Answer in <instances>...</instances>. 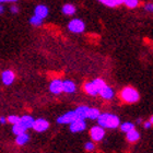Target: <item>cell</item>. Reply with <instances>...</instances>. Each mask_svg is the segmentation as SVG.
I'll return each instance as SVG.
<instances>
[{
	"label": "cell",
	"mask_w": 153,
	"mask_h": 153,
	"mask_svg": "<svg viewBox=\"0 0 153 153\" xmlns=\"http://www.w3.org/2000/svg\"><path fill=\"white\" fill-rule=\"evenodd\" d=\"M96 120H97L99 126L103 127L104 129L105 128L115 129V128L119 127V125H120V119H119L118 116H116L114 114H107V113L101 114Z\"/></svg>",
	"instance_id": "6da1fadb"
},
{
	"label": "cell",
	"mask_w": 153,
	"mask_h": 153,
	"mask_svg": "<svg viewBox=\"0 0 153 153\" xmlns=\"http://www.w3.org/2000/svg\"><path fill=\"white\" fill-rule=\"evenodd\" d=\"M120 99L126 103H129V104H132V103H136L139 101L140 99V95H139V92L137 90L134 89L132 86H126L120 91Z\"/></svg>",
	"instance_id": "7a4b0ae2"
},
{
	"label": "cell",
	"mask_w": 153,
	"mask_h": 153,
	"mask_svg": "<svg viewBox=\"0 0 153 153\" xmlns=\"http://www.w3.org/2000/svg\"><path fill=\"white\" fill-rule=\"evenodd\" d=\"M68 30L72 33H76V34L83 33L85 30V23L81 19H72L68 23Z\"/></svg>",
	"instance_id": "3957f363"
},
{
	"label": "cell",
	"mask_w": 153,
	"mask_h": 153,
	"mask_svg": "<svg viewBox=\"0 0 153 153\" xmlns=\"http://www.w3.org/2000/svg\"><path fill=\"white\" fill-rule=\"evenodd\" d=\"M76 119H78L74 111H70V112H67L66 114L61 115L57 118V123L60 125H69L71 124L72 121H74Z\"/></svg>",
	"instance_id": "277c9868"
},
{
	"label": "cell",
	"mask_w": 153,
	"mask_h": 153,
	"mask_svg": "<svg viewBox=\"0 0 153 153\" xmlns=\"http://www.w3.org/2000/svg\"><path fill=\"white\" fill-rule=\"evenodd\" d=\"M90 136L94 141H101L105 136V129L101 126H93L90 130Z\"/></svg>",
	"instance_id": "5b68a950"
},
{
	"label": "cell",
	"mask_w": 153,
	"mask_h": 153,
	"mask_svg": "<svg viewBox=\"0 0 153 153\" xmlns=\"http://www.w3.org/2000/svg\"><path fill=\"white\" fill-rule=\"evenodd\" d=\"M49 128V123L44 118H37L34 119V124H33L32 129H34L37 132H44Z\"/></svg>",
	"instance_id": "8992f818"
},
{
	"label": "cell",
	"mask_w": 153,
	"mask_h": 153,
	"mask_svg": "<svg viewBox=\"0 0 153 153\" xmlns=\"http://www.w3.org/2000/svg\"><path fill=\"white\" fill-rule=\"evenodd\" d=\"M69 128H70L71 132H81L86 128V123L84 119H76L72 121L71 124H69Z\"/></svg>",
	"instance_id": "52a82bcc"
},
{
	"label": "cell",
	"mask_w": 153,
	"mask_h": 153,
	"mask_svg": "<svg viewBox=\"0 0 153 153\" xmlns=\"http://www.w3.org/2000/svg\"><path fill=\"white\" fill-rule=\"evenodd\" d=\"M49 91L53 94H60L62 92V80L54 79L49 84Z\"/></svg>",
	"instance_id": "ba28073f"
},
{
	"label": "cell",
	"mask_w": 153,
	"mask_h": 153,
	"mask_svg": "<svg viewBox=\"0 0 153 153\" xmlns=\"http://www.w3.org/2000/svg\"><path fill=\"white\" fill-rule=\"evenodd\" d=\"M14 79H16V74L11 70H6L1 74V80H2L3 84H6V85H11Z\"/></svg>",
	"instance_id": "9c48e42d"
},
{
	"label": "cell",
	"mask_w": 153,
	"mask_h": 153,
	"mask_svg": "<svg viewBox=\"0 0 153 153\" xmlns=\"http://www.w3.org/2000/svg\"><path fill=\"white\" fill-rule=\"evenodd\" d=\"M19 124L22 125L23 127L27 130V129H30V128L33 127V124H34V118H33L31 115H23L22 117H20Z\"/></svg>",
	"instance_id": "30bf717a"
},
{
	"label": "cell",
	"mask_w": 153,
	"mask_h": 153,
	"mask_svg": "<svg viewBox=\"0 0 153 153\" xmlns=\"http://www.w3.org/2000/svg\"><path fill=\"white\" fill-rule=\"evenodd\" d=\"M48 13H49L48 8L46 6H44V4H38L34 9V16H38V18H41L43 20L48 16Z\"/></svg>",
	"instance_id": "8fae6325"
},
{
	"label": "cell",
	"mask_w": 153,
	"mask_h": 153,
	"mask_svg": "<svg viewBox=\"0 0 153 153\" xmlns=\"http://www.w3.org/2000/svg\"><path fill=\"white\" fill-rule=\"evenodd\" d=\"M76 90V83L74 81H71V80H65L62 81V92H66V93H74Z\"/></svg>",
	"instance_id": "7c38bea8"
},
{
	"label": "cell",
	"mask_w": 153,
	"mask_h": 153,
	"mask_svg": "<svg viewBox=\"0 0 153 153\" xmlns=\"http://www.w3.org/2000/svg\"><path fill=\"white\" fill-rule=\"evenodd\" d=\"M99 94L101 95V97L104 100H112L113 97H114V91H113L112 88H109L107 84L100 91Z\"/></svg>",
	"instance_id": "4fadbf2b"
},
{
	"label": "cell",
	"mask_w": 153,
	"mask_h": 153,
	"mask_svg": "<svg viewBox=\"0 0 153 153\" xmlns=\"http://www.w3.org/2000/svg\"><path fill=\"white\" fill-rule=\"evenodd\" d=\"M83 89H84V91H85V92L91 96H95V95H97V94H99V91H97V89L95 88V85L93 84L92 81H91V82L84 83Z\"/></svg>",
	"instance_id": "5bb4252c"
},
{
	"label": "cell",
	"mask_w": 153,
	"mask_h": 153,
	"mask_svg": "<svg viewBox=\"0 0 153 153\" xmlns=\"http://www.w3.org/2000/svg\"><path fill=\"white\" fill-rule=\"evenodd\" d=\"M88 109H89V106H85V105H81L79 107H76L74 109V112H76L78 119H85L86 115H88Z\"/></svg>",
	"instance_id": "9a60e30c"
},
{
	"label": "cell",
	"mask_w": 153,
	"mask_h": 153,
	"mask_svg": "<svg viewBox=\"0 0 153 153\" xmlns=\"http://www.w3.org/2000/svg\"><path fill=\"white\" fill-rule=\"evenodd\" d=\"M30 140V136L25 132H23V134H20L16 136V143L18 144V146H24V144H26L27 142H29Z\"/></svg>",
	"instance_id": "2e32d148"
},
{
	"label": "cell",
	"mask_w": 153,
	"mask_h": 153,
	"mask_svg": "<svg viewBox=\"0 0 153 153\" xmlns=\"http://www.w3.org/2000/svg\"><path fill=\"white\" fill-rule=\"evenodd\" d=\"M61 11H62V13L66 14V16H74V13H76V9L74 4H71V3H66V4L62 7Z\"/></svg>",
	"instance_id": "e0dca14e"
},
{
	"label": "cell",
	"mask_w": 153,
	"mask_h": 153,
	"mask_svg": "<svg viewBox=\"0 0 153 153\" xmlns=\"http://www.w3.org/2000/svg\"><path fill=\"white\" fill-rule=\"evenodd\" d=\"M126 134H127V140L129 141V142H136V141H138L139 138H140V134H139L136 129H132V130L128 131V132H126Z\"/></svg>",
	"instance_id": "ac0fdd59"
},
{
	"label": "cell",
	"mask_w": 153,
	"mask_h": 153,
	"mask_svg": "<svg viewBox=\"0 0 153 153\" xmlns=\"http://www.w3.org/2000/svg\"><path fill=\"white\" fill-rule=\"evenodd\" d=\"M101 112H100L97 108H94V107H89L88 109V115H86V118H90V119H97Z\"/></svg>",
	"instance_id": "d6986e66"
},
{
	"label": "cell",
	"mask_w": 153,
	"mask_h": 153,
	"mask_svg": "<svg viewBox=\"0 0 153 153\" xmlns=\"http://www.w3.org/2000/svg\"><path fill=\"white\" fill-rule=\"evenodd\" d=\"M25 131H26L25 128L23 127L22 125H20L19 123L16 125H12V132L16 134V136H18V134H23V132H25Z\"/></svg>",
	"instance_id": "ffe728a7"
},
{
	"label": "cell",
	"mask_w": 153,
	"mask_h": 153,
	"mask_svg": "<svg viewBox=\"0 0 153 153\" xmlns=\"http://www.w3.org/2000/svg\"><path fill=\"white\" fill-rule=\"evenodd\" d=\"M92 82H93V84L95 85V88L97 89V91H99V92L106 85L105 81H104V80H102V79H94Z\"/></svg>",
	"instance_id": "44dd1931"
},
{
	"label": "cell",
	"mask_w": 153,
	"mask_h": 153,
	"mask_svg": "<svg viewBox=\"0 0 153 153\" xmlns=\"http://www.w3.org/2000/svg\"><path fill=\"white\" fill-rule=\"evenodd\" d=\"M30 23L32 24L33 26H41L43 24V19L38 18L36 16H33L31 19H30Z\"/></svg>",
	"instance_id": "7402d4cb"
},
{
	"label": "cell",
	"mask_w": 153,
	"mask_h": 153,
	"mask_svg": "<svg viewBox=\"0 0 153 153\" xmlns=\"http://www.w3.org/2000/svg\"><path fill=\"white\" fill-rule=\"evenodd\" d=\"M120 129H121V131H124V132H128V131L134 129V125L132 124V123H124V124H121Z\"/></svg>",
	"instance_id": "603a6c76"
},
{
	"label": "cell",
	"mask_w": 153,
	"mask_h": 153,
	"mask_svg": "<svg viewBox=\"0 0 153 153\" xmlns=\"http://www.w3.org/2000/svg\"><path fill=\"white\" fill-rule=\"evenodd\" d=\"M124 3L126 4V7L130 8V9H134V8H137L138 7L139 0H124Z\"/></svg>",
	"instance_id": "cb8c5ba5"
},
{
	"label": "cell",
	"mask_w": 153,
	"mask_h": 153,
	"mask_svg": "<svg viewBox=\"0 0 153 153\" xmlns=\"http://www.w3.org/2000/svg\"><path fill=\"white\" fill-rule=\"evenodd\" d=\"M19 121H20V117L16 116V115H11V116H9V117L7 118V123H9L11 125H16Z\"/></svg>",
	"instance_id": "d4e9b609"
},
{
	"label": "cell",
	"mask_w": 153,
	"mask_h": 153,
	"mask_svg": "<svg viewBox=\"0 0 153 153\" xmlns=\"http://www.w3.org/2000/svg\"><path fill=\"white\" fill-rule=\"evenodd\" d=\"M97 1L103 3L104 6L109 7V8H114V7H116V3H115L114 0H97Z\"/></svg>",
	"instance_id": "484cf974"
},
{
	"label": "cell",
	"mask_w": 153,
	"mask_h": 153,
	"mask_svg": "<svg viewBox=\"0 0 153 153\" xmlns=\"http://www.w3.org/2000/svg\"><path fill=\"white\" fill-rule=\"evenodd\" d=\"M84 148H85L86 151H93L95 149V144H94V142L89 141V142H86V143L84 144Z\"/></svg>",
	"instance_id": "4316f807"
},
{
	"label": "cell",
	"mask_w": 153,
	"mask_h": 153,
	"mask_svg": "<svg viewBox=\"0 0 153 153\" xmlns=\"http://www.w3.org/2000/svg\"><path fill=\"white\" fill-rule=\"evenodd\" d=\"M144 9L149 11V12H153V3H147L146 6H144Z\"/></svg>",
	"instance_id": "83f0119b"
},
{
	"label": "cell",
	"mask_w": 153,
	"mask_h": 153,
	"mask_svg": "<svg viewBox=\"0 0 153 153\" xmlns=\"http://www.w3.org/2000/svg\"><path fill=\"white\" fill-rule=\"evenodd\" d=\"M10 11L16 14V13L19 12V8H18L16 6H11V8H10Z\"/></svg>",
	"instance_id": "f1b7e54d"
},
{
	"label": "cell",
	"mask_w": 153,
	"mask_h": 153,
	"mask_svg": "<svg viewBox=\"0 0 153 153\" xmlns=\"http://www.w3.org/2000/svg\"><path fill=\"white\" fill-rule=\"evenodd\" d=\"M151 126H152V124H151L150 121H144L143 123V127L146 128V129H149V128H151Z\"/></svg>",
	"instance_id": "f546056e"
},
{
	"label": "cell",
	"mask_w": 153,
	"mask_h": 153,
	"mask_svg": "<svg viewBox=\"0 0 153 153\" xmlns=\"http://www.w3.org/2000/svg\"><path fill=\"white\" fill-rule=\"evenodd\" d=\"M6 123H7V118H6V117H3V116H1V117H0V124L4 125Z\"/></svg>",
	"instance_id": "4dcf8cb0"
},
{
	"label": "cell",
	"mask_w": 153,
	"mask_h": 153,
	"mask_svg": "<svg viewBox=\"0 0 153 153\" xmlns=\"http://www.w3.org/2000/svg\"><path fill=\"white\" fill-rule=\"evenodd\" d=\"M115 3H116V6H119L121 3H124V0H114Z\"/></svg>",
	"instance_id": "1f68e13d"
},
{
	"label": "cell",
	"mask_w": 153,
	"mask_h": 153,
	"mask_svg": "<svg viewBox=\"0 0 153 153\" xmlns=\"http://www.w3.org/2000/svg\"><path fill=\"white\" fill-rule=\"evenodd\" d=\"M18 0H0V2H16Z\"/></svg>",
	"instance_id": "d6a6232c"
},
{
	"label": "cell",
	"mask_w": 153,
	"mask_h": 153,
	"mask_svg": "<svg viewBox=\"0 0 153 153\" xmlns=\"http://www.w3.org/2000/svg\"><path fill=\"white\" fill-rule=\"evenodd\" d=\"M3 12H4V8H3L2 4H0V14H2Z\"/></svg>",
	"instance_id": "836d02e7"
},
{
	"label": "cell",
	"mask_w": 153,
	"mask_h": 153,
	"mask_svg": "<svg viewBox=\"0 0 153 153\" xmlns=\"http://www.w3.org/2000/svg\"><path fill=\"white\" fill-rule=\"evenodd\" d=\"M149 121H150L151 124L153 125V116H151V117H150V119H149Z\"/></svg>",
	"instance_id": "e575fe53"
}]
</instances>
